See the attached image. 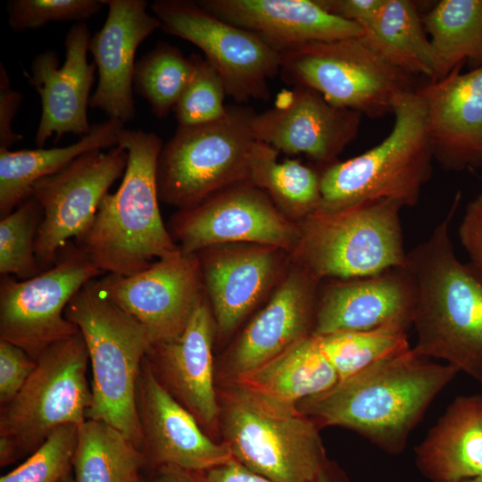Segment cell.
Returning <instances> with one entry per match:
<instances>
[{
    "mask_svg": "<svg viewBox=\"0 0 482 482\" xmlns=\"http://www.w3.org/2000/svg\"><path fill=\"white\" fill-rule=\"evenodd\" d=\"M459 370L435 363L413 348L369 366L307 397L297 411L319 426H339L386 453L403 451L408 437L436 395Z\"/></svg>",
    "mask_w": 482,
    "mask_h": 482,
    "instance_id": "6da1fadb",
    "label": "cell"
},
{
    "mask_svg": "<svg viewBox=\"0 0 482 482\" xmlns=\"http://www.w3.org/2000/svg\"><path fill=\"white\" fill-rule=\"evenodd\" d=\"M458 193L430 236L407 253L414 287L413 350L482 382V270L455 255L450 236Z\"/></svg>",
    "mask_w": 482,
    "mask_h": 482,
    "instance_id": "7a4b0ae2",
    "label": "cell"
},
{
    "mask_svg": "<svg viewBox=\"0 0 482 482\" xmlns=\"http://www.w3.org/2000/svg\"><path fill=\"white\" fill-rule=\"evenodd\" d=\"M118 145L129 154L120 185L103 197L91 223L74 243L103 274L128 276L181 251L159 209L161 138L153 132L124 129Z\"/></svg>",
    "mask_w": 482,
    "mask_h": 482,
    "instance_id": "3957f363",
    "label": "cell"
},
{
    "mask_svg": "<svg viewBox=\"0 0 482 482\" xmlns=\"http://www.w3.org/2000/svg\"><path fill=\"white\" fill-rule=\"evenodd\" d=\"M64 315L78 328L88 352L92 402L87 419L115 427L143 451L137 384L154 344L149 332L107 298L96 278L74 295Z\"/></svg>",
    "mask_w": 482,
    "mask_h": 482,
    "instance_id": "277c9868",
    "label": "cell"
},
{
    "mask_svg": "<svg viewBox=\"0 0 482 482\" xmlns=\"http://www.w3.org/2000/svg\"><path fill=\"white\" fill-rule=\"evenodd\" d=\"M392 130L378 145L320 173V204L327 212L389 199L415 206L432 175L425 102L419 90L396 96Z\"/></svg>",
    "mask_w": 482,
    "mask_h": 482,
    "instance_id": "5b68a950",
    "label": "cell"
},
{
    "mask_svg": "<svg viewBox=\"0 0 482 482\" xmlns=\"http://www.w3.org/2000/svg\"><path fill=\"white\" fill-rule=\"evenodd\" d=\"M399 202L380 199L344 210L317 209L299 223L295 261L314 279H348L406 265Z\"/></svg>",
    "mask_w": 482,
    "mask_h": 482,
    "instance_id": "8992f818",
    "label": "cell"
},
{
    "mask_svg": "<svg viewBox=\"0 0 482 482\" xmlns=\"http://www.w3.org/2000/svg\"><path fill=\"white\" fill-rule=\"evenodd\" d=\"M220 423L233 458L273 482H314L328 467L316 423L273 408L234 381L221 394Z\"/></svg>",
    "mask_w": 482,
    "mask_h": 482,
    "instance_id": "52a82bcc",
    "label": "cell"
},
{
    "mask_svg": "<svg viewBox=\"0 0 482 482\" xmlns=\"http://www.w3.org/2000/svg\"><path fill=\"white\" fill-rule=\"evenodd\" d=\"M255 113L246 106L228 105L216 120L178 126L159 155V200L179 210L190 209L248 181L250 155L257 141L253 130Z\"/></svg>",
    "mask_w": 482,
    "mask_h": 482,
    "instance_id": "ba28073f",
    "label": "cell"
},
{
    "mask_svg": "<svg viewBox=\"0 0 482 482\" xmlns=\"http://www.w3.org/2000/svg\"><path fill=\"white\" fill-rule=\"evenodd\" d=\"M280 54L287 83L312 88L330 104L369 118L392 112L398 95L420 88L415 77L389 64L364 36L307 43Z\"/></svg>",
    "mask_w": 482,
    "mask_h": 482,
    "instance_id": "9c48e42d",
    "label": "cell"
},
{
    "mask_svg": "<svg viewBox=\"0 0 482 482\" xmlns=\"http://www.w3.org/2000/svg\"><path fill=\"white\" fill-rule=\"evenodd\" d=\"M17 395L1 407L0 436L12 440L20 454L32 453L56 428L87 420L92 391L89 357L79 332L47 347Z\"/></svg>",
    "mask_w": 482,
    "mask_h": 482,
    "instance_id": "30bf717a",
    "label": "cell"
},
{
    "mask_svg": "<svg viewBox=\"0 0 482 482\" xmlns=\"http://www.w3.org/2000/svg\"><path fill=\"white\" fill-rule=\"evenodd\" d=\"M103 273L69 242L50 269L25 280L0 277V340L12 343L30 357L79 333L66 319L65 308L88 281Z\"/></svg>",
    "mask_w": 482,
    "mask_h": 482,
    "instance_id": "8fae6325",
    "label": "cell"
},
{
    "mask_svg": "<svg viewBox=\"0 0 482 482\" xmlns=\"http://www.w3.org/2000/svg\"><path fill=\"white\" fill-rule=\"evenodd\" d=\"M161 29L200 48L223 79L227 96L237 103L268 100V80L281 68V54L259 35L230 24L195 1L155 0L150 4Z\"/></svg>",
    "mask_w": 482,
    "mask_h": 482,
    "instance_id": "7c38bea8",
    "label": "cell"
},
{
    "mask_svg": "<svg viewBox=\"0 0 482 482\" xmlns=\"http://www.w3.org/2000/svg\"><path fill=\"white\" fill-rule=\"evenodd\" d=\"M169 231L184 253L222 245L253 244L296 251L301 229L250 182L227 187L195 207L179 210Z\"/></svg>",
    "mask_w": 482,
    "mask_h": 482,
    "instance_id": "4fadbf2b",
    "label": "cell"
},
{
    "mask_svg": "<svg viewBox=\"0 0 482 482\" xmlns=\"http://www.w3.org/2000/svg\"><path fill=\"white\" fill-rule=\"evenodd\" d=\"M128 158L127 150L120 145L106 153L87 152L32 186L31 196L43 210L35 241L43 271L53 267L62 247L91 223L108 189L124 174Z\"/></svg>",
    "mask_w": 482,
    "mask_h": 482,
    "instance_id": "5bb4252c",
    "label": "cell"
},
{
    "mask_svg": "<svg viewBox=\"0 0 482 482\" xmlns=\"http://www.w3.org/2000/svg\"><path fill=\"white\" fill-rule=\"evenodd\" d=\"M99 290L149 332L154 344L178 337L204 295L196 254L182 252L128 276L105 274Z\"/></svg>",
    "mask_w": 482,
    "mask_h": 482,
    "instance_id": "9a60e30c",
    "label": "cell"
},
{
    "mask_svg": "<svg viewBox=\"0 0 482 482\" xmlns=\"http://www.w3.org/2000/svg\"><path fill=\"white\" fill-rule=\"evenodd\" d=\"M362 116L312 88L294 86L281 91L271 108L255 113L253 130L258 141L287 154H303L325 169L355 140Z\"/></svg>",
    "mask_w": 482,
    "mask_h": 482,
    "instance_id": "2e32d148",
    "label": "cell"
},
{
    "mask_svg": "<svg viewBox=\"0 0 482 482\" xmlns=\"http://www.w3.org/2000/svg\"><path fill=\"white\" fill-rule=\"evenodd\" d=\"M137 409L146 467L200 472L234 459L229 445L213 441L161 384L145 358L137 384Z\"/></svg>",
    "mask_w": 482,
    "mask_h": 482,
    "instance_id": "e0dca14e",
    "label": "cell"
},
{
    "mask_svg": "<svg viewBox=\"0 0 482 482\" xmlns=\"http://www.w3.org/2000/svg\"><path fill=\"white\" fill-rule=\"evenodd\" d=\"M215 333V320L204 293L183 332L174 339L153 344L145 356L161 384L209 434L217 429L220 415L214 386Z\"/></svg>",
    "mask_w": 482,
    "mask_h": 482,
    "instance_id": "ac0fdd59",
    "label": "cell"
},
{
    "mask_svg": "<svg viewBox=\"0 0 482 482\" xmlns=\"http://www.w3.org/2000/svg\"><path fill=\"white\" fill-rule=\"evenodd\" d=\"M90 39L87 23H75L65 37L62 66L56 52L46 50L33 59L30 74L24 71L41 99L42 112L35 137L38 148L54 135L57 143L64 134L83 137L92 129L87 111L96 67L87 59Z\"/></svg>",
    "mask_w": 482,
    "mask_h": 482,
    "instance_id": "d6986e66",
    "label": "cell"
},
{
    "mask_svg": "<svg viewBox=\"0 0 482 482\" xmlns=\"http://www.w3.org/2000/svg\"><path fill=\"white\" fill-rule=\"evenodd\" d=\"M283 252L267 245L232 244L195 253L220 337L233 333L271 289L283 266Z\"/></svg>",
    "mask_w": 482,
    "mask_h": 482,
    "instance_id": "ffe728a7",
    "label": "cell"
},
{
    "mask_svg": "<svg viewBox=\"0 0 482 482\" xmlns=\"http://www.w3.org/2000/svg\"><path fill=\"white\" fill-rule=\"evenodd\" d=\"M108 14L91 37L88 51L94 57L98 84L89 106L110 119L126 123L136 115L133 96L135 55L139 45L157 29L159 20L147 11L145 0H103Z\"/></svg>",
    "mask_w": 482,
    "mask_h": 482,
    "instance_id": "44dd1931",
    "label": "cell"
},
{
    "mask_svg": "<svg viewBox=\"0 0 482 482\" xmlns=\"http://www.w3.org/2000/svg\"><path fill=\"white\" fill-rule=\"evenodd\" d=\"M414 287L405 269L337 279L319 289L312 335L412 326Z\"/></svg>",
    "mask_w": 482,
    "mask_h": 482,
    "instance_id": "7402d4cb",
    "label": "cell"
},
{
    "mask_svg": "<svg viewBox=\"0 0 482 482\" xmlns=\"http://www.w3.org/2000/svg\"><path fill=\"white\" fill-rule=\"evenodd\" d=\"M461 70L418 89L434 160L454 172L482 167V67Z\"/></svg>",
    "mask_w": 482,
    "mask_h": 482,
    "instance_id": "603a6c76",
    "label": "cell"
},
{
    "mask_svg": "<svg viewBox=\"0 0 482 482\" xmlns=\"http://www.w3.org/2000/svg\"><path fill=\"white\" fill-rule=\"evenodd\" d=\"M318 295L319 281L297 263L236 343L228 362L231 380L312 335Z\"/></svg>",
    "mask_w": 482,
    "mask_h": 482,
    "instance_id": "cb8c5ba5",
    "label": "cell"
},
{
    "mask_svg": "<svg viewBox=\"0 0 482 482\" xmlns=\"http://www.w3.org/2000/svg\"><path fill=\"white\" fill-rule=\"evenodd\" d=\"M206 12L259 35L281 53L312 42L364 36L362 28L332 15L316 0H197Z\"/></svg>",
    "mask_w": 482,
    "mask_h": 482,
    "instance_id": "d4e9b609",
    "label": "cell"
},
{
    "mask_svg": "<svg viewBox=\"0 0 482 482\" xmlns=\"http://www.w3.org/2000/svg\"><path fill=\"white\" fill-rule=\"evenodd\" d=\"M416 466L430 482L482 477V397H456L416 447Z\"/></svg>",
    "mask_w": 482,
    "mask_h": 482,
    "instance_id": "484cf974",
    "label": "cell"
},
{
    "mask_svg": "<svg viewBox=\"0 0 482 482\" xmlns=\"http://www.w3.org/2000/svg\"><path fill=\"white\" fill-rule=\"evenodd\" d=\"M338 380L312 334L231 381L273 408L295 411L299 402L331 388Z\"/></svg>",
    "mask_w": 482,
    "mask_h": 482,
    "instance_id": "4316f807",
    "label": "cell"
},
{
    "mask_svg": "<svg viewBox=\"0 0 482 482\" xmlns=\"http://www.w3.org/2000/svg\"><path fill=\"white\" fill-rule=\"evenodd\" d=\"M124 125L120 120L109 118L92 125L91 131L76 143L62 147L0 149V218L28 199L37 180L55 173L85 153L117 146Z\"/></svg>",
    "mask_w": 482,
    "mask_h": 482,
    "instance_id": "83f0119b",
    "label": "cell"
},
{
    "mask_svg": "<svg viewBox=\"0 0 482 482\" xmlns=\"http://www.w3.org/2000/svg\"><path fill=\"white\" fill-rule=\"evenodd\" d=\"M421 20L432 51L429 82L465 64L470 71L482 67V0H441Z\"/></svg>",
    "mask_w": 482,
    "mask_h": 482,
    "instance_id": "f1b7e54d",
    "label": "cell"
},
{
    "mask_svg": "<svg viewBox=\"0 0 482 482\" xmlns=\"http://www.w3.org/2000/svg\"><path fill=\"white\" fill-rule=\"evenodd\" d=\"M362 28L366 40L389 64L431 79V46L414 2L385 0L375 18Z\"/></svg>",
    "mask_w": 482,
    "mask_h": 482,
    "instance_id": "f546056e",
    "label": "cell"
},
{
    "mask_svg": "<svg viewBox=\"0 0 482 482\" xmlns=\"http://www.w3.org/2000/svg\"><path fill=\"white\" fill-rule=\"evenodd\" d=\"M146 465L144 452L115 427L88 419L78 427L75 482H137Z\"/></svg>",
    "mask_w": 482,
    "mask_h": 482,
    "instance_id": "4dcf8cb0",
    "label": "cell"
},
{
    "mask_svg": "<svg viewBox=\"0 0 482 482\" xmlns=\"http://www.w3.org/2000/svg\"><path fill=\"white\" fill-rule=\"evenodd\" d=\"M278 151L256 141L250 155L248 182L264 191L287 216L300 221L320 204V173L297 160L278 161Z\"/></svg>",
    "mask_w": 482,
    "mask_h": 482,
    "instance_id": "1f68e13d",
    "label": "cell"
},
{
    "mask_svg": "<svg viewBox=\"0 0 482 482\" xmlns=\"http://www.w3.org/2000/svg\"><path fill=\"white\" fill-rule=\"evenodd\" d=\"M409 328L393 324L370 330L341 331L316 337L322 353L342 380L378 361L410 350Z\"/></svg>",
    "mask_w": 482,
    "mask_h": 482,
    "instance_id": "d6a6232c",
    "label": "cell"
},
{
    "mask_svg": "<svg viewBox=\"0 0 482 482\" xmlns=\"http://www.w3.org/2000/svg\"><path fill=\"white\" fill-rule=\"evenodd\" d=\"M195 55L186 57L175 46L159 42L136 61L133 90L150 105L159 119L166 117L189 82Z\"/></svg>",
    "mask_w": 482,
    "mask_h": 482,
    "instance_id": "836d02e7",
    "label": "cell"
},
{
    "mask_svg": "<svg viewBox=\"0 0 482 482\" xmlns=\"http://www.w3.org/2000/svg\"><path fill=\"white\" fill-rule=\"evenodd\" d=\"M0 219V275L25 280L40 274L43 270L35 252V241L43 219L38 202L30 195Z\"/></svg>",
    "mask_w": 482,
    "mask_h": 482,
    "instance_id": "e575fe53",
    "label": "cell"
},
{
    "mask_svg": "<svg viewBox=\"0 0 482 482\" xmlns=\"http://www.w3.org/2000/svg\"><path fill=\"white\" fill-rule=\"evenodd\" d=\"M195 61L194 73L173 108L178 126L213 121L227 112L222 77L205 58L195 55Z\"/></svg>",
    "mask_w": 482,
    "mask_h": 482,
    "instance_id": "d590c367",
    "label": "cell"
},
{
    "mask_svg": "<svg viewBox=\"0 0 482 482\" xmlns=\"http://www.w3.org/2000/svg\"><path fill=\"white\" fill-rule=\"evenodd\" d=\"M78 427L56 428L21 465L0 478V482H59L72 470Z\"/></svg>",
    "mask_w": 482,
    "mask_h": 482,
    "instance_id": "8d00e7d4",
    "label": "cell"
},
{
    "mask_svg": "<svg viewBox=\"0 0 482 482\" xmlns=\"http://www.w3.org/2000/svg\"><path fill=\"white\" fill-rule=\"evenodd\" d=\"M104 6L103 0H11L8 24L13 31L21 32L52 21L85 22Z\"/></svg>",
    "mask_w": 482,
    "mask_h": 482,
    "instance_id": "74e56055",
    "label": "cell"
},
{
    "mask_svg": "<svg viewBox=\"0 0 482 482\" xmlns=\"http://www.w3.org/2000/svg\"><path fill=\"white\" fill-rule=\"evenodd\" d=\"M37 364L19 346L0 340V403H9L21 391Z\"/></svg>",
    "mask_w": 482,
    "mask_h": 482,
    "instance_id": "f35d334b",
    "label": "cell"
},
{
    "mask_svg": "<svg viewBox=\"0 0 482 482\" xmlns=\"http://www.w3.org/2000/svg\"><path fill=\"white\" fill-rule=\"evenodd\" d=\"M23 100L20 91L11 87L6 69L0 63V149H9L23 137L12 129V122Z\"/></svg>",
    "mask_w": 482,
    "mask_h": 482,
    "instance_id": "ab89813d",
    "label": "cell"
},
{
    "mask_svg": "<svg viewBox=\"0 0 482 482\" xmlns=\"http://www.w3.org/2000/svg\"><path fill=\"white\" fill-rule=\"evenodd\" d=\"M459 237L470 262L482 270V194L468 204Z\"/></svg>",
    "mask_w": 482,
    "mask_h": 482,
    "instance_id": "60d3db41",
    "label": "cell"
},
{
    "mask_svg": "<svg viewBox=\"0 0 482 482\" xmlns=\"http://www.w3.org/2000/svg\"><path fill=\"white\" fill-rule=\"evenodd\" d=\"M385 0H316L328 13L361 27L372 21Z\"/></svg>",
    "mask_w": 482,
    "mask_h": 482,
    "instance_id": "b9f144b4",
    "label": "cell"
},
{
    "mask_svg": "<svg viewBox=\"0 0 482 482\" xmlns=\"http://www.w3.org/2000/svg\"><path fill=\"white\" fill-rule=\"evenodd\" d=\"M197 482H273L232 459L228 463L200 472H192Z\"/></svg>",
    "mask_w": 482,
    "mask_h": 482,
    "instance_id": "7bdbcfd3",
    "label": "cell"
},
{
    "mask_svg": "<svg viewBox=\"0 0 482 482\" xmlns=\"http://www.w3.org/2000/svg\"><path fill=\"white\" fill-rule=\"evenodd\" d=\"M151 470L150 474L143 473L137 482H197L192 472L174 466H160Z\"/></svg>",
    "mask_w": 482,
    "mask_h": 482,
    "instance_id": "ee69618b",
    "label": "cell"
},
{
    "mask_svg": "<svg viewBox=\"0 0 482 482\" xmlns=\"http://www.w3.org/2000/svg\"><path fill=\"white\" fill-rule=\"evenodd\" d=\"M20 452L12 440L5 436H0V465L4 467L13 462L19 456Z\"/></svg>",
    "mask_w": 482,
    "mask_h": 482,
    "instance_id": "f6af8a7d",
    "label": "cell"
},
{
    "mask_svg": "<svg viewBox=\"0 0 482 482\" xmlns=\"http://www.w3.org/2000/svg\"><path fill=\"white\" fill-rule=\"evenodd\" d=\"M314 482H336L328 472V467L319 475Z\"/></svg>",
    "mask_w": 482,
    "mask_h": 482,
    "instance_id": "bcb514c9",
    "label": "cell"
},
{
    "mask_svg": "<svg viewBox=\"0 0 482 482\" xmlns=\"http://www.w3.org/2000/svg\"><path fill=\"white\" fill-rule=\"evenodd\" d=\"M59 482H75L72 470L64 476Z\"/></svg>",
    "mask_w": 482,
    "mask_h": 482,
    "instance_id": "7dc6e473",
    "label": "cell"
},
{
    "mask_svg": "<svg viewBox=\"0 0 482 482\" xmlns=\"http://www.w3.org/2000/svg\"><path fill=\"white\" fill-rule=\"evenodd\" d=\"M458 482H482V477L464 479V480H461V481H458Z\"/></svg>",
    "mask_w": 482,
    "mask_h": 482,
    "instance_id": "c3c4849f",
    "label": "cell"
},
{
    "mask_svg": "<svg viewBox=\"0 0 482 482\" xmlns=\"http://www.w3.org/2000/svg\"><path fill=\"white\" fill-rule=\"evenodd\" d=\"M480 395H481V397H482V394H481Z\"/></svg>",
    "mask_w": 482,
    "mask_h": 482,
    "instance_id": "681fc988",
    "label": "cell"
}]
</instances>
